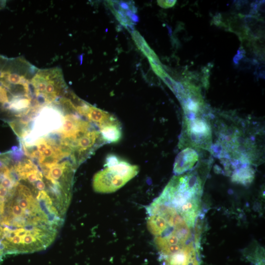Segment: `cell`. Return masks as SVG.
<instances>
[{"label":"cell","mask_w":265,"mask_h":265,"mask_svg":"<svg viewBox=\"0 0 265 265\" xmlns=\"http://www.w3.org/2000/svg\"><path fill=\"white\" fill-rule=\"evenodd\" d=\"M87 119L96 124L100 128L116 118L110 113L89 105L85 115Z\"/></svg>","instance_id":"6"},{"label":"cell","mask_w":265,"mask_h":265,"mask_svg":"<svg viewBox=\"0 0 265 265\" xmlns=\"http://www.w3.org/2000/svg\"><path fill=\"white\" fill-rule=\"evenodd\" d=\"M140 51L148 59H159L156 53L150 47L147 42L145 43L142 46Z\"/></svg>","instance_id":"10"},{"label":"cell","mask_w":265,"mask_h":265,"mask_svg":"<svg viewBox=\"0 0 265 265\" xmlns=\"http://www.w3.org/2000/svg\"><path fill=\"white\" fill-rule=\"evenodd\" d=\"M197 152L192 148L186 147L177 155L173 168L175 175L191 171L199 160Z\"/></svg>","instance_id":"4"},{"label":"cell","mask_w":265,"mask_h":265,"mask_svg":"<svg viewBox=\"0 0 265 265\" xmlns=\"http://www.w3.org/2000/svg\"><path fill=\"white\" fill-rule=\"evenodd\" d=\"M200 115V113L185 114L179 144L181 146L210 151L212 147V127L208 120Z\"/></svg>","instance_id":"3"},{"label":"cell","mask_w":265,"mask_h":265,"mask_svg":"<svg viewBox=\"0 0 265 265\" xmlns=\"http://www.w3.org/2000/svg\"><path fill=\"white\" fill-rule=\"evenodd\" d=\"M4 255L3 252L2 250L1 249V248L0 247V263L2 261V257Z\"/></svg>","instance_id":"13"},{"label":"cell","mask_w":265,"mask_h":265,"mask_svg":"<svg viewBox=\"0 0 265 265\" xmlns=\"http://www.w3.org/2000/svg\"><path fill=\"white\" fill-rule=\"evenodd\" d=\"M203 182L196 171L175 175L158 197L173 207L190 227L200 214Z\"/></svg>","instance_id":"1"},{"label":"cell","mask_w":265,"mask_h":265,"mask_svg":"<svg viewBox=\"0 0 265 265\" xmlns=\"http://www.w3.org/2000/svg\"><path fill=\"white\" fill-rule=\"evenodd\" d=\"M175 0H157L158 4L162 8H168L173 7L176 3Z\"/></svg>","instance_id":"11"},{"label":"cell","mask_w":265,"mask_h":265,"mask_svg":"<svg viewBox=\"0 0 265 265\" xmlns=\"http://www.w3.org/2000/svg\"><path fill=\"white\" fill-rule=\"evenodd\" d=\"M199 254V250L194 243L190 244L186 249V257L182 265H200Z\"/></svg>","instance_id":"8"},{"label":"cell","mask_w":265,"mask_h":265,"mask_svg":"<svg viewBox=\"0 0 265 265\" xmlns=\"http://www.w3.org/2000/svg\"><path fill=\"white\" fill-rule=\"evenodd\" d=\"M101 136L105 143H117L121 138V125L116 119L108 122L99 128Z\"/></svg>","instance_id":"5"},{"label":"cell","mask_w":265,"mask_h":265,"mask_svg":"<svg viewBox=\"0 0 265 265\" xmlns=\"http://www.w3.org/2000/svg\"><path fill=\"white\" fill-rule=\"evenodd\" d=\"M241 52L238 53L237 55H235V57L234 58V62L236 63H238V60L242 58L243 55L242 54H241Z\"/></svg>","instance_id":"12"},{"label":"cell","mask_w":265,"mask_h":265,"mask_svg":"<svg viewBox=\"0 0 265 265\" xmlns=\"http://www.w3.org/2000/svg\"><path fill=\"white\" fill-rule=\"evenodd\" d=\"M131 34L135 45L140 50L142 46L146 42L145 40L137 30H134Z\"/></svg>","instance_id":"9"},{"label":"cell","mask_w":265,"mask_h":265,"mask_svg":"<svg viewBox=\"0 0 265 265\" xmlns=\"http://www.w3.org/2000/svg\"><path fill=\"white\" fill-rule=\"evenodd\" d=\"M138 172V166L118 158L110 165L105 166L94 175L93 189L101 193L115 192L134 178Z\"/></svg>","instance_id":"2"},{"label":"cell","mask_w":265,"mask_h":265,"mask_svg":"<svg viewBox=\"0 0 265 265\" xmlns=\"http://www.w3.org/2000/svg\"><path fill=\"white\" fill-rule=\"evenodd\" d=\"M255 170L250 165H245L238 167L232 172L231 180L233 182L247 186L254 179Z\"/></svg>","instance_id":"7"}]
</instances>
